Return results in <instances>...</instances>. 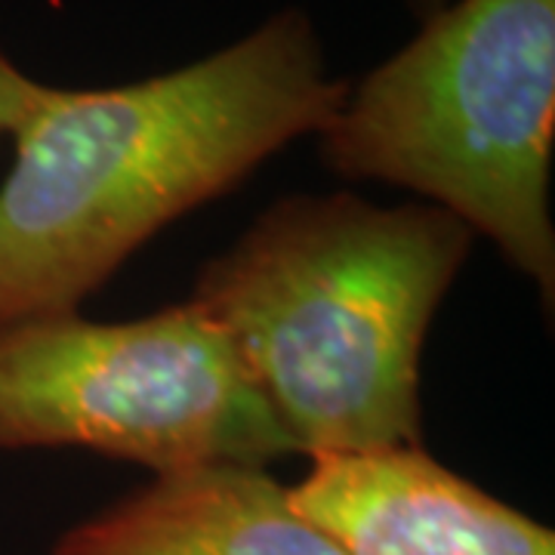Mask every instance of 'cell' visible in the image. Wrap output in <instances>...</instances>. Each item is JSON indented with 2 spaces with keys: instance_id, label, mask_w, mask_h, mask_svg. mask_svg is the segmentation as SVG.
Masks as SVG:
<instances>
[{
  "instance_id": "obj_1",
  "label": "cell",
  "mask_w": 555,
  "mask_h": 555,
  "mask_svg": "<svg viewBox=\"0 0 555 555\" xmlns=\"http://www.w3.org/2000/svg\"><path fill=\"white\" fill-rule=\"evenodd\" d=\"M346 93L299 10L158 78L43 87L0 185V331L78 312L164 225L321 133Z\"/></svg>"
},
{
  "instance_id": "obj_2",
  "label": "cell",
  "mask_w": 555,
  "mask_h": 555,
  "mask_svg": "<svg viewBox=\"0 0 555 555\" xmlns=\"http://www.w3.org/2000/svg\"><path fill=\"white\" fill-rule=\"evenodd\" d=\"M476 232L426 201L272 204L201 269L192 302L229 337L294 454L420 448V361Z\"/></svg>"
},
{
  "instance_id": "obj_3",
  "label": "cell",
  "mask_w": 555,
  "mask_h": 555,
  "mask_svg": "<svg viewBox=\"0 0 555 555\" xmlns=\"http://www.w3.org/2000/svg\"><path fill=\"white\" fill-rule=\"evenodd\" d=\"M318 139L339 177L408 189L494 241L553 309L555 0L441 7Z\"/></svg>"
},
{
  "instance_id": "obj_4",
  "label": "cell",
  "mask_w": 555,
  "mask_h": 555,
  "mask_svg": "<svg viewBox=\"0 0 555 555\" xmlns=\"http://www.w3.org/2000/svg\"><path fill=\"white\" fill-rule=\"evenodd\" d=\"M83 448L155 476L294 454L229 337L192 299L137 321L78 312L0 331V451Z\"/></svg>"
},
{
  "instance_id": "obj_5",
  "label": "cell",
  "mask_w": 555,
  "mask_h": 555,
  "mask_svg": "<svg viewBox=\"0 0 555 555\" xmlns=\"http://www.w3.org/2000/svg\"><path fill=\"white\" fill-rule=\"evenodd\" d=\"M291 506L346 555H555V531L420 448L312 456Z\"/></svg>"
},
{
  "instance_id": "obj_6",
  "label": "cell",
  "mask_w": 555,
  "mask_h": 555,
  "mask_svg": "<svg viewBox=\"0 0 555 555\" xmlns=\"http://www.w3.org/2000/svg\"><path fill=\"white\" fill-rule=\"evenodd\" d=\"M50 555H346L257 466L155 476L68 528Z\"/></svg>"
},
{
  "instance_id": "obj_7",
  "label": "cell",
  "mask_w": 555,
  "mask_h": 555,
  "mask_svg": "<svg viewBox=\"0 0 555 555\" xmlns=\"http://www.w3.org/2000/svg\"><path fill=\"white\" fill-rule=\"evenodd\" d=\"M43 87L47 83L28 78L0 47V137L13 139L25 118L35 112Z\"/></svg>"
},
{
  "instance_id": "obj_8",
  "label": "cell",
  "mask_w": 555,
  "mask_h": 555,
  "mask_svg": "<svg viewBox=\"0 0 555 555\" xmlns=\"http://www.w3.org/2000/svg\"><path fill=\"white\" fill-rule=\"evenodd\" d=\"M411 7H414L416 16L429 20V16H436L438 10L444 7V0H411Z\"/></svg>"
}]
</instances>
